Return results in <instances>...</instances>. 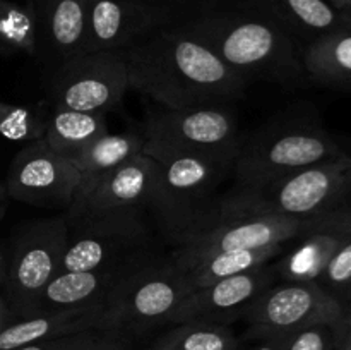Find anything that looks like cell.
<instances>
[{
    "instance_id": "cell-23",
    "label": "cell",
    "mask_w": 351,
    "mask_h": 350,
    "mask_svg": "<svg viewBox=\"0 0 351 350\" xmlns=\"http://www.w3.org/2000/svg\"><path fill=\"white\" fill-rule=\"evenodd\" d=\"M106 132H110L106 113L51 108L43 139L55 153L72 163Z\"/></svg>"
},
{
    "instance_id": "cell-20",
    "label": "cell",
    "mask_w": 351,
    "mask_h": 350,
    "mask_svg": "<svg viewBox=\"0 0 351 350\" xmlns=\"http://www.w3.org/2000/svg\"><path fill=\"white\" fill-rule=\"evenodd\" d=\"M103 314L105 305H82L51 309L27 318L12 319L0 328V350H16L31 343L93 329L103 331Z\"/></svg>"
},
{
    "instance_id": "cell-40",
    "label": "cell",
    "mask_w": 351,
    "mask_h": 350,
    "mask_svg": "<svg viewBox=\"0 0 351 350\" xmlns=\"http://www.w3.org/2000/svg\"><path fill=\"white\" fill-rule=\"evenodd\" d=\"M346 319L351 323V309H348V312H346Z\"/></svg>"
},
{
    "instance_id": "cell-17",
    "label": "cell",
    "mask_w": 351,
    "mask_h": 350,
    "mask_svg": "<svg viewBox=\"0 0 351 350\" xmlns=\"http://www.w3.org/2000/svg\"><path fill=\"white\" fill-rule=\"evenodd\" d=\"M351 235V209L343 205L312 220L298 235L288 240L273 261L278 280L317 281L332 254Z\"/></svg>"
},
{
    "instance_id": "cell-3",
    "label": "cell",
    "mask_w": 351,
    "mask_h": 350,
    "mask_svg": "<svg viewBox=\"0 0 351 350\" xmlns=\"http://www.w3.org/2000/svg\"><path fill=\"white\" fill-rule=\"evenodd\" d=\"M158 161L147 211L158 235L173 246L197 222L215 209L233 178V161L202 154H177Z\"/></svg>"
},
{
    "instance_id": "cell-28",
    "label": "cell",
    "mask_w": 351,
    "mask_h": 350,
    "mask_svg": "<svg viewBox=\"0 0 351 350\" xmlns=\"http://www.w3.org/2000/svg\"><path fill=\"white\" fill-rule=\"evenodd\" d=\"M47 103V100L38 105H12L0 102V136L14 143L26 144L43 139L50 115L45 106Z\"/></svg>"
},
{
    "instance_id": "cell-9",
    "label": "cell",
    "mask_w": 351,
    "mask_h": 350,
    "mask_svg": "<svg viewBox=\"0 0 351 350\" xmlns=\"http://www.w3.org/2000/svg\"><path fill=\"white\" fill-rule=\"evenodd\" d=\"M67 244L69 225L64 213L27 223L17 232L2 288L14 319L36 314L45 288L60 271Z\"/></svg>"
},
{
    "instance_id": "cell-34",
    "label": "cell",
    "mask_w": 351,
    "mask_h": 350,
    "mask_svg": "<svg viewBox=\"0 0 351 350\" xmlns=\"http://www.w3.org/2000/svg\"><path fill=\"white\" fill-rule=\"evenodd\" d=\"M335 350H351V323L346 314L335 326Z\"/></svg>"
},
{
    "instance_id": "cell-2",
    "label": "cell",
    "mask_w": 351,
    "mask_h": 350,
    "mask_svg": "<svg viewBox=\"0 0 351 350\" xmlns=\"http://www.w3.org/2000/svg\"><path fill=\"white\" fill-rule=\"evenodd\" d=\"M177 26L249 81L261 79L287 86L307 75L298 41L257 10L223 7L180 21Z\"/></svg>"
},
{
    "instance_id": "cell-27",
    "label": "cell",
    "mask_w": 351,
    "mask_h": 350,
    "mask_svg": "<svg viewBox=\"0 0 351 350\" xmlns=\"http://www.w3.org/2000/svg\"><path fill=\"white\" fill-rule=\"evenodd\" d=\"M0 54L29 55L40 54V31L34 7L12 0H0Z\"/></svg>"
},
{
    "instance_id": "cell-24",
    "label": "cell",
    "mask_w": 351,
    "mask_h": 350,
    "mask_svg": "<svg viewBox=\"0 0 351 350\" xmlns=\"http://www.w3.org/2000/svg\"><path fill=\"white\" fill-rule=\"evenodd\" d=\"M305 74L314 81L351 88V27L317 38L302 50Z\"/></svg>"
},
{
    "instance_id": "cell-30",
    "label": "cell",
    "mask_w": 351,
    "mask_h": 350,
    "mask_svg": "<svg viewBox=\"0 0 351 350\" xmlns=\"http://www.w3.org/2000/svg\"><path fill=\"white\" fill-rule=\"evenodd\" d=\"M317 283L338 301L351 302V235L332 254Z\"/></svg>"
},
{
    "instance_id": "cell-8",
    "label": "cell",
    "mask_w": 351,
    "mask_h": 350,
    "mask_svg": "<svg viewBox=\"0 0 351 350\" xmlns=\"http://www.w3.org/2000/svg\"><path fill=\"white\" fill-rule=\"evenodd\" d=\"M143 153L153 160L177 154L235 160L240 150L237 117L228 103L158 108L143 124Z\"/></svg>"
},
{
    "instance_id": "cell-1",
    "label": "cell",
    "mask_w": 351,
    "mask_h": 350,
    "mask_svg": "<svg viewBox=\"0 0 351 350\" xmlns=\"http://www.w3.org/2000/svg\"><path fill=\"white\" fill-rule=\"evenodd\" d=\"M122 54L130 89L161 108L230 103L242 98L250 82L177 24L160 27Z\"/></svg>"
},
{
    "instance_id": "cell-12",
    "label": "cell",
    "mask_w": 351,
    "mask_h": 350,
    "mask_svg": "<svg viewBox=\"0 0 351 350\" xmlns=\"http://www.w3.org/2000/svg\"><path fill=\"white\" fill-rule=\"evenodd\" d=\"M348 312L345 302L332 297L317 281H285L271 285L243 321L249 335H287L319 323L341 321Z\"/></svg>"
},
{
    "instance_id": "cell-11",
    "label": "cell",
    "mask_w": 351,
    "mask_h": 350,
    "mask_svg": "<svg viewBox=\"0 0 351 350\" xmlns=\"http://www.w3.org/2000/svg\"><path fill=\"white\" fill-rule=\"evenodd\" d=\"M130 89L122 51L82 54L51 69L47 102L51 108L106 113Z\"/></svg>"
},
{
    "instance_id": "cell-29",
    "label": "cell",
    "mask_w": 351,
    "mask_h": 350,
    "mask_svg": "<svg viewBox=\"0 0 351 350\" xmlns=\"http://www.w3.org/2000/svg\"><path fill=\"white\" fill-rule=\"evenodd\" d=\"M16 350H136V342L117 333L93 329L31 343Z\"/></svg>"
},
{
    "instance_id": "cell-39",
    "label": "cell",
    "mask_w": 351,
    "mask_h": 350,
    "mask_svg": "<svg viewBox=\"0 0 351 350\" xmlns=\"http://www.w3.org/2000/svg\"><path fill=\"white\" fill-rule=\"evenodd\" d=\"M345 206H348V208L351 209V191H350L348 198H346V202H345Z\"/></svg>"
},
{
    "instance_id": "cell-31",
    "label": "cell",
    "mask_w": 351,
    "mask_h": 350,
    "mask_svg": "<svg viewBox=\"0 0 351 350\" xmlns=\"http://www.w3.org/2000/svg\"><path fill=\"white\" fill-rule=\"evenodd\" d=\"M335 325L319 323L283 335V350H335Z\"/></svg>"
},
{
    "instance_id": "cell-21",
    "label": "cell",
    "mask_w": 351,
    "mask_h": 350,
    "mask_svg": "<svg viewBox=\"0 0 351 350\" xmlns=\"http://www.w3.org/2000/svg\"><path fill=\"white\" fill-rule=\"evenodd\" d=\"M237 5L269 17L298 41L302 50L317 38L351 27L326 0H239Z\"/></svg>"
},
{
    "instance_id": "cell-22",
    "label": "cell",
    "mask_w": 351,
    "mask_h": 350,
    "mask_svg": "<svg viewBox=\"0 0 351 350\" xmlns=\"http://www.w3.org/2000/svg\"><path fill=\"white\" fill-rule=\"evenodd\" d=\"M285 246L287 242L254 247V249L221 250V253H211L204 254V256L187 257V259H173V257L171 259L184 271L192 290H194V288L215 283L223 278L245 273V271L259 268L263 264L273 263L283 253Z\"/></svg>"
},
{
    "instance_id": "cell-37",
    "label": "cell",
    "mask_w": 351,
    "mask_h": 350,
    "mask_svg": "<svg viewBox=\"0 0 351 350\" xmlns=\"http://www.w3.org/2000/svg\"><path fill=\"white\" fill-rule=\"evenodd\" d=\"M14 319L12 312H10L9 305H7L5 299L2 297V294H0V328H3V326L7 325V323H10Z\"/></svg>"
},
{
    "instance_id": "cell-10",
    "label": "cell",
    "mask_w": 351,
    "mask_h": 350,
    "mask_svg": "<svg viewBox=\"0 0 351 350\" xmlns=\"http://www.w3.org/2000/svg\"><path fill=\"white\" fill-rule=\"evenodd\" d=\"M311 222L230 208L218 201L211 213L171 246L170 256L173 259H187L221 250L254 249L288 242Z\"/></svg>"
},
{
    "instance_id": "cell-4",
    "label": "cell",
    "mask_w": 351,
    "mask_h": 350,
    "mask_svg": "<svg viewBox=\"0 0 351 350\" xmlns=\"http://www.w3.org/2000/svg\"><path fill=\"white\" fill-rule=\"evenodd\" d=\"M351 191L348 153L311 165L257 189L230 187L219 201L230 208L283 218L314 220L341 208Z\"/></svg>"
},
{
    "instance_id": "cell-26",
    "label": "cell",
    "mask_w": 351,
    "mask_h": 350,
    "mask_svg": "<svg viewBox=\"0 0 351 350\" xmlns=\"http://www.w3.org/2000/svg\"><path fill=\"white\" fill-rule=\"evenodd\" d=\"M144 150V134L141 127H130L122 132H106L96 139L81 156L72 161L82 177H91L125 163Z\"/></svg>"
},
{
    "instance_id": "cell-33",
    "label": "cell",
    "mask_w": 351,
    "mask_h": 350,
    "mask_svg": "<svg viewBox=\"0 0 351 350\" xmlns=\"http://www.w3.org/2000/svg\"><path fill=\"white\" fill-rule=\"evenodd\" d=\"M243 338L252 343L245 350H283V335H249L245 333ZM240 350H242V343H240Z\"/></svg>"
},
{
    "instance_id": "cell-35",
    "label": "cell",
    "mask_w": 351,
    "mask_h": 350,
    "mask_svg": "<svg viewBox=\"0 0 351 350\" xmlns=\"http://www.w3.org/2000/svg\"><path fill=\"white\" fill-rule=\"evenodd\" d=\"M326 2L351 23V0H326Z\"/></svg>"
},
{
    "instance_id": "cell-14",
    "label": "cell",
    "mask_w": 351,
    "mask_h": 350,
    "mask_svg": "<svg viewBox=\"0 0 351 350\" xmlns=\"http://www.w3.org/2000/svg\"><path fill=\"white\" fill-rule=\"evenodd\" d=\"M168 24L175 16L158 0H89L84 54L123 51Z\"/></svg>"
},
{
    "instance_id": "cell-19",
    "label": "cell",
    "mask_w": 351,
    "mask_h": 350,
    "mask_svg": "<svg viewBox=\"0 0 351 350\" xmlns=\"http://www.w3.org/2000/svg\"><path fill=\"white\" fill-rule=\"evenodd\" d=\"M34 7L40 31V54L48 67L84 54L89 0H27Z\"/></svg>"
},
{
    "instance_id": "cell-18",
    "label": "cell",
    "mask_w": 351,
    "mask_h": 350,
    "mask_svg": "<svg viewBox=\"0 0 351 350\" xmlns=\"http://www.w3.org/2000/svg\"><path fill=\"white\" fill-rule=\"evenodd\" d=\"M161 253V250H160ZM160 253L123 263L108 264L82 271H60L47 285L38 304V312L51 309H71L82 305H105L125 281Z\"/></svg>"
},
{
    "instance_id": "cell-7",
    "label": "cell",
    "mask_w": 351,
    "mask_h": 350,
    "mask_svg": "<svg viewBox=\"0 0 351 350\" xmlns=\"http://www.w3.org/2000/svg\"><path fill=\"white\" fill-rule=\"evenodd\" d=\"M192 292L170 253H160L113 294L103 314V331L139 340L168 326L171 314Z\"/></svg>"
},
{
    "instance_id": "cell-38",
    "label": "cell",
    "mask_w": 351,
    "mask_h": 350,
    "mask_svg": "<svg viewBox=\"0 0 351 350\" xmlns=\"http://www.w3.org/2000/svg\"><path fill=\"white\" fill-rule=\"evenodd\" d=\"M7 199H9V196H7V191H5V185L0 182V220L3 218V215H5V209H7Z\"/></svg>"
},
{
    "instance_id": "cell-25",
    "label": "cell",
    "mask_w": 351,
    "mask_h": 350,
    "mask_svg": "<svg viewBox=\"0 0 351 350\" xmlns=\"http://www.w3.org/2000/svg\"><path fill=\"white\" fill-rule=\"evenodd\" d=\"M165 328L141 350H240L242 343L228 325L187 321Z\"/></svg>"
},
{
    "instance_id": "cell-15",
    "label": "cell",
    "mask_w": 351,
    "mask_h": 350,
    "mask_svg": "<svg viewBox=\"0 0 351 350\" xmlns=\"http://www.w3.org/2000/svg\"><path fill=\"white\" fill-rule=\"evenodd\" d=\"M276 281V270L273 263H267L245 273L194 288L171 314L168 325L204 321L232 326L245 318L254 302Z\"/></svg>"
},
{
    "instance_id": "cell-13",
    "label": "cell",
    "mask_w": 351,
    "mask_h": 350,
    "mask_svg": "<svg viewBox=\"0 0 351 350\" xmlns=\"http://www.w3.org/2000/svg\"><path fill=\"white\" fill-rule=\"evenodd\" d=\"M82 175L55 153L45 139L27 143L10 161L5 178L7 196L23 205L64 209L74 201Z\"/></svg>"
},
{
    "instance_id": "cell-6",
    "label": "cell",
    "mask_w": 351,
    "mask_h": 350,
    "mask_svg": "<svg viewBox=\"0 0 351 350\" xmlns=\"http://www.w3.org/2000/svg\"><path fill=\"white\" fill-rule=\"evenodd\" d=\"M345 154L326 130L308 124H274L240 144L233 189H257L311 165Z\"/></svg>"
},
{
    "instance_id": "cell-32",
    "label": "cell",
    "mask_w": 351,
    "mask_h": 350,
    "mask_svg": "<svg viewBox=\"0 0 351 350\" xmlns=\"http://www.w3.org/2000/svg\"><path fill=\"white\" fill-rule=\"evenodd\" d=\"M175 16V24L180 21L194 17L197 14L209 12V10L232 7L239 3V0H158Z\"/></svg>"
},
{
    "instance_id": "cell-16",
    "label": "cell",
    "mask_w": 351,
    "mask_h": 350,
    "mask_svg": "<svg viewBox=\"0 0 351 350\" xmlns=\"http://www.w3.org/2000/svg\"><path fill=\"white\" fill-rule=\"evenodd\" d=\"M156 172L158 161L141 153L119 167L82 177L74 201L64 215L77 216L136 206L147 208Z\"/></svg>"
},
{
    "instance_id": "cell-36",
    "label": "cell",
    "mask_w": 351,
    "mask_h": 350,
    "mask_svg": "<svg viewBox=\"0 0 351 350\" xmlns=\"http://www.w3.org/2000/svg\"><path fill=\"white\" fill-rule=\"evenodd\" d=\"M7 270H9V253L0 244V288H3V285H5Z\"/></svg>"
},
{
    "instance_id": "cell-5",
    "label": "cell",
    "mask_w": 351,
    "mask_h": 350,
    "mask_svg": "<svg viewBox=\"0 0 351 350\" xmlns=\"http://www.w3.org/2000/svg\"><path fill=\"white\" fill-rule=\"evenodd\" d=\"M65 218L69 244L60 271L95 270L161 250L156 226L143 206Z\"/></svg>"
}]
</instances>
